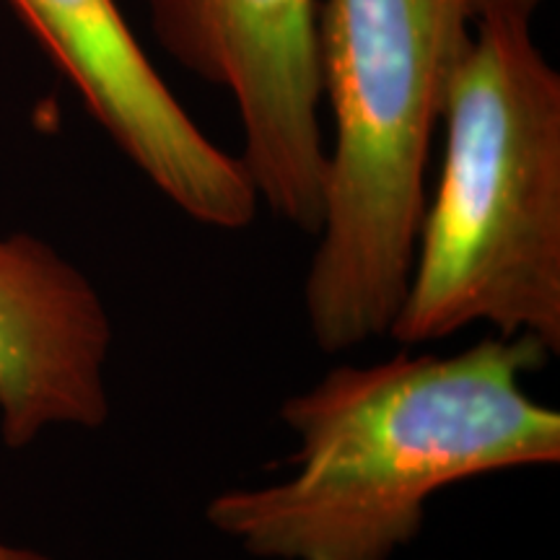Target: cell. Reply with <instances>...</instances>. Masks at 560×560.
Returning <instances> with one entry per match:
<instances>
[{
	"instance_id": "obj_2",
	"label": "cell",
	"mask_w": 560,
	"mask_h": 560,
	"mask_svg": "<svg viewBox=\"0 0 560 560\" xmlns=\"http://www.w3.org/2000/svg\"><path fill=\"white\" fill-rule=\"evenodd\" d=\"M446 94V149L389 338L486 325L560 353V75L529 21L488 16Z\"/></svg>"
},
{
	"instance_id": "obj_1",
	"label": "cell",
	"mask_w": 560,
	"mask_h": 560,
	"mask_svg": "<svg viewBox=\"0 0 560 560\" xmlns=\"http://www.w3.org/2000/svg\"><path fill=\"white\" fill-rule=\"evenodd\" d=\"M552 355L499 338L452 355L335 366L280 405L289 478L229 488L206 522L260 560H392L433 495L482 475L560 462V412L524 389Z\"/></svg>"
},
{
	"instance_id": "obj_4",
	"label": "cell",
	"mask_w": 560,
	"mask_h": 560,
	"mask_svg": "<svg viewBox=\"0 0 560 560\" xmlns=\"http://www.w3.org/2000/svg\"><path fill=\"white\" fill-rule=\"evenodd\" d=\"M151 21L172 58L234 96L257 198L317 234L327 174L317 0H151Z\"/></svg>"
},
{
	"instance_id": "obj_6",
	"label": "cell",
	"mask_w": 560,
	"mask_h": 560,
	"mask_svg": "<svg viewBox=\"0 0 560 560\" xmlns=\"http://www.w3.org/2000/svg\"><path fill=\"white\" fill-rule=\"evenodd\" d=\"M115 332L83 270L32 234L0 236V439L102 429Z\"/></svg>"
},
{
	"instance_id": "obj_3",
	"label": "cell",
	"mask_w": 560,
	"mask_h": 560,
	"mask_svg": "<svg viewBox=\"0 0 560 560\" xmlns=\"http://www.w3.org/2000/svg\"><path fill=\"white\" fill-rule=\"evenodd\" d=\"M467 0H325L335 136L304 312L325 353L389 338L408 289L433 130L470 45Z\"/></svg>"
},
{
	"instance_id": "obj_5",
	"label": "cell",
	"mask_w": 560,
	"mask_h": 560,
	"mask_svg": "<svg viewBox=\"0 0 560 560\" xmlns=\"http://www.w3.org/2000/svg\"><path fill=\"white\" fill-rule=\"evenodd\" d=\"M104 132L172 206L210 229L240 231L260 198L240 156L198 128L115 0H9Z\"/></svg>"
},
{
	"instance_id": "obj_7",
	"label": "cell",
	"mask_w": 560,
	"mask_h": 560,
	"mask_svg": "<svg viewBox=\"0 0 560 560\" xmlns=\"http://www.w3.org/2000/svg\"><path fill=\"white\" fill-rule=\"evenodd\" d=\"M540 3L545 0H467V13H470V21L488 16L529 21Z\"/></svg>"
},
{
	"instance_id": "obj_8",
	"label": "cell",
	"mask_w": 560,
	"mask_h": 560,
	"mask_svg": "<svg viewBox=\"0 0 560 560\" xmlns=\"http://www.w3.org/2000/svg\"><path fill=\"white\" fill-rule=\"evenodd\" d=\"M0 560H55V558L47 556V552H42V550L0 540Z\"/></svg>"
}]
</instances>
